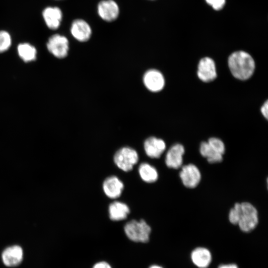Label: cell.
I'll return each instance as SVG.
<instances>
[{
  "instance_id": "cell-28",
  "label": "cell",
  "mask_w": 268,
  "mask_h": 268,
  "mask_svg": "<svg viewBox=\"0 0 268 268\" xmlns=\"http://www.w3.org/2000/svg\"><path fill=\"white\" fill-rule=\"evenodd\" d=\"M149 268H163L158 265H152V266H151Z\"/></svg>"
},
{
  "instance_id": "cell-12",
  "label": "cell",
  "mask_w": 268,
  "mask_h": 268,
  "mask_svg": "<svg viewBox=\"0 0 268 268\" xmlns=\"http://www.w3.org/2000/svg\"><path fill=\"white\" fill-rule=\"evenodd\" d=\"M144 148L146 155L151 158H158L166 149V144L162 139L151 136L144 143Z\"/></svg>"
},
{
  "instance_id": "cell-26",
  "label": "cell",
  "mask_w": 268,
  "mask_h": 268,
  "mask_svg": "<svg viewBox=\"0 0 268 268\" xmlns=\"http://www.w3.org/2000/svg\"><path fill=\"white\" fill-rule=\"evenodd\" d=\"M261 111L264 117L268 119V102L267 100L261 107Z\"/></svg>"
},
{
  "instance_id": "cell-20",
  "label": "cell",
  "mask_w": 268,
  "mask_h": 268,
  "mask_svg": "<svg viewBox=\"0 0 268 268\" xmlns=\"http://www.w3.org/2000/svg\"><path fill=\"white\" fill-rule=\"evenodd\" d=\"M200 151L201 155L210 163L220 162L223 159L222 155L214 151L207 142L201 143Z\"/></svg>"
},
{
  "instance_id": "cell-25",
  "label": "cell",
  "mask_w": 268,
  "mask_h": 268,
  "mask_svg": "<svg viewBox=\"0 0 268 268\" xmlns=\"http://www.w3.org/2000/svg\"><path fill=\"white\" fill-rule=\"evenodd\" d=\"M92 268H112V267L108 263L102 261L96 263Z\"/></svg>"
},
{
  "instance_id": "cell-19",
  "label": "cell",
  "mask_w": 268,
  "mask_h": 268,
  "mask_svg": "<svg viewBox=\"0 0 268 268\" xmlns=\"http://www.w3.org/2000/svg\"><path fill=\"white\" fill-rule=\"evenodd\" d=\"M17 52L19 57L25 63L34 61L36 59L37 50L33 46L29 43L19 44Z\"/></svg>"
},
{
  "instance_id": "cell-15",
  "label": "cell",
  "mask_w": 268,
  "mask_h": 268,
  "mask_svg": "<svg viewBox=\"0 0 268 268\" xmlns=\"http://www.w3.org/2000/svg\"><path fill=\"white\" fill-rule=\"evenodd\" d=\"M44 20L48 27L52 30L59 28L62 19V12L58 7H47L42 12Z\"/></svg>"
},
{
  "instance_id": "cell-13",
  "label": "cell",
  "mask_w": 268,
  "mask_h": 268,
  "mask_svg": "<svg viewBox=\"0 0 268 268\" xmlns=\"http://www.w3.org/2000/svg\"><path fill=\"white\" fill-rule=\"evenodd\" d=\"M70 31L73 37L80 42L88 41L91 35V29L84 20L78 19L71 24Z\"/></svg>"
},
{
  "instance_id": "cell-27",
  "label": "cell",
  "mask_w": 268,
  "mask_h": 268,
  "mask_svg": "<svg viewBox=\"0 0 268 268\" xmlns=\"http://www.w3.org/2000/svg\"><path fill=\"white\" fill-rule=\"evenodd\" d=\"M218 268H238L237 266L235 264H227V265H221Z\"/></svg>"
},
{
  "instance_id": "cell-10",
  "label": "cell",
  "mask_w": 268,
  "mask_h": 268,
  "mask_svg": "<svg viewBox=\"0 0 268 268\" xmlns=\"http://www.w3.org/2000/svg\"><path fill=\"white\" fill-rule=\"evenodd\" d=\"M185 153L184 146L176 143L168 150L165 157V163L167 167L173 169L180 168L183 164V156Z\"/></svg>"
},
{
  "instance_id": "cell-24",
  "label": "cell",
  "mask_w": 268,
  "mask_h": 268,
  "mask_svg": "<svg viewBox=\"0 0 268 268\" xmlns=\"http://www.w3.org/2000/svg\"><path fill=\"white\" fill-rule=\"evenodd\" d=\"M205 1L213 9L217 10L222 8L225 3V0H205Z\"/></svg>"
},
{
  "instance_id": "cell-11",
  "label": "cell",
  "mask_w": 268,
  "mask_h": 268,
  "mask_svg": "<svg viewBox=\"0 0 268 268\" xmlns=\"http://www.w3.org/2000/svg\"><path fill=\"white\" fill-rule=\"evenodd\" d=\"M23 256L22 249L17 245L6 248L2 252L1 255L3 264L9 267L18 266L22 261Z\"/></svg>"
},
{
  "instance_id": "cell-22",
  "label": "cell",
  "mask_w": 268,
  "mask_h": 268,
  "mask_svg": "<svg viewBox=\"0 0 268 268\" xmlns=\"http://www.w3.org/2000/svg\"><path fill=\"white\" fill-rule=\"evenodd\" d=\"M207 142L212 147V148L217 153L223 155L225 152V148L223 142L216 137H211Z\"/></svg>"
},
{
  "instance_id": "cell-1",
  "label": "cell",
  "mask_w": 268,
  "mask_h": 268,
  "mask_svg": "<svg viewBox=\"0 0 268 268\" xmlns=\"http://www.w3.org/2000/svg\"><path fill=\"white\" fill-rule=\"evenodd\" d=\"M228 65L232 75L242 80L250 78L255 68V63L252 57L243 51L232 53L228 58Z\"/></svg>"
},
{
  "instance_id": "cell-8",
  "label": "cell",
  "mask_w": 268,
  "mask_h": 268,
  "mask_svg": "<svg viewBox=\"0 0 268 268\" xmlns=\"http://www.w3.org/2000/svg\"><path fill=\"white\" fill-rule=\"evenodd\" d=\"M143 82L146 88L152 92L161 91L165 85V78L159 70L151 69L146 71L143 76Z\"/></svg>"
},
{
  "instance_id": "cell-2",
  "label": "cell",
  "mask_w": 268,
  "mask_h": 268,
  "mask_svg": "<svg viewBox=\"0 0 268 268\" xmlns=\"http://www.w3.org/2000/svg\"><path fill=\"white\" fill-rule=\"evenodd\" d=\"M151 228L143 220H132L124 226L128 238L135 242H147L149 240Z\"/></svg>"
},
{
  "instance_id": "cell-6",
  "label": "cell",
  "mask_w": 268,
  "mask_h": 268,
  "mask_svg": "<svg viewBox=\"0 0 268 268\" xmlns=\"http://www.w3.org/2000/svg\"><path fill=\"white\" fill-rule=\"evenodd\" d=\"M179 175L183 185L189 188L197 187L201 179V174L199 169L193 164L183 166Z\"/></svg>"
},
{
  "instance_id": "cell-18",
  "label": "cell",
  "mask_w": 268,
  "mask_h": 268,
  "mask_svg": "<svg viewBox=\"0 0 268 268\" xmlns=\"http://www.w3.org/2000/svg\"><path fill=\"white\" fill-rule=\"evenodd\" d=\"M138 173L144 182L153 183L157 181L158 174L155 167L147 163H142L138 167Z\"/></svg>"
},
{
  "instance_id": "cell-4",
  "label": "cell",
  "mask_w": 268,
  "mask_h": 268,
  "mask_svg": "<svg viewBox=\"0 0 268 268\" xmlns=\"http://www.w3.org/2000/svg\"><path fill=\"white\" fill-rule=\"evenodd\" d=\"M138 160L137 152L130 147H124L115 154L114 161L118 168L125 172L132 170Z\"/></svg>"
},
{
  "instance_id": "cell-16",
  "label": "cell",
  "mask_w": 268,
  "mask_h": 268,
  "mask_svg": "<svg viewBox=\"0 0 268 268\" xmlns=\"http://www.w3.org/2000/svg\"><path fill=\"white\" fill-rule=\"evenodd\" d=\"M193 263L199 268H206L210 265L212 256L210 251L203 247L195 249L191 255Z\"/></svg>"
},
{
  "instance_id": "cell-9",
  "label": "cell",
  "mask_w": 268,
  "mask_h": 268,
  "mask_svg": "<svg viewBox=\"0 0 268 268\" xmlns=\"http://www.w3.org/2000/svg\"><path fill=\"white\" fill-rule=\"evenodd\" d=\"M98 13L100 17L106 21H112L119 15V8L113 0H104L98 5Z\"/></svg>"
},
{
  "instance_id": "cell-17",
  "label": "cell",
  "mask_w": 268,
  "mask_h": 268,
  "mask_svg": "<svg viewBox=\"0 0 268 268\" xmlns=\"http://www.w3.org/2000/svg\"><path fill=\"white\" fill-rule=\"evenodd\" d=\"M110 218L113 221H119L126 219L130 213L129 206L120 201H114L109 206Z\"/></svg>"
},
{
  "instance_id": "cell-14",
  "label": "cell",
  "mask_w": 268,
  "mask_h": 268,
  "mask_svg": "<svg viewBox=\"0 0 268 268\" xmlns=\"http://www.w3.org/2000/svg\"><path fill=\"white\" fill-rule=\"evenodd\" d=\"M124 184L116 176L107 178L103 183V189L105 195L109 198H119L123 190Z\"/></svg>"
},
{
  "instance_id": "cell-7",
  "label": "cell",
  "mask_w": 268,
  "mask_h": 268,
  "mask_svg": "<svg viewBox=\"0 0 268 268\" xmlns=\"http://www.w3.org/2000/svg\"><path fill=\"white\" fill-rule=\"evenodd\" d=\"M197 75L199 79L204 82L215 79L217 73L214 61L209 57L201 59L198 66Z\"/></svg>"
},
{
  "instance_id": "cell-23",
  "label": "cell",
  "mask_w": 268,
  "mask_h": 268,
  "mask_svg": "<svg viewBox=\"0 0 268 268\" xmlns=\"http://www.w3.org/2000/svg\"><path fill=\"white\" fill-rule=\"evenodd\" d=\"M240 203H236L229 213V220L233 224H237L240 216Z\"/></svg>"
},
{
  "instance_id": "cell-3",
  "label": "cell",
  "mask_w": 268,
  "mask_h": 268,
  "mask_svg": "<svg viewBox=\"0 0 268 268\" xmlns=\"http://www.w3.org/2000/svg\"><path fill=\"white\" fill-rule=\"evenodd\" d=\"M259 221L257 209L250 203H240V211L238 225L244 232H249L254 230Z\"/></svg>"
},
{
  "instance_id": "cell-21",
  "label": "cell",
  "mask_w": 268,
  "mask_h": 268,
  "mask_svg": "<svg viewBox=\"0 0 268 268\" xmlns=\"http://www.w3.org/2000/svg\"><path fill=\"white\" fill-rule=\"evenodd\" d=\"M11 44L10 34L6 31H0V53L6 51Z\"/></svg>"
},
{
  "instance_id": "cell-5",
  "label": "cell",
  "mask_w": 268,
  "mask_h": 268,
  "mask_svg": "<svg viewBox=\"0 0 268 268\" xmlns=\"http://www.w3.org/2000/svg\"><path fill=\"white\" fill-rule=\"evenodd\" d=\"M47 48L49 52L55 57L63 59L67 55L69 42L65 36L56 34L49 38Z\"/></svg>"
}]
</instances>
